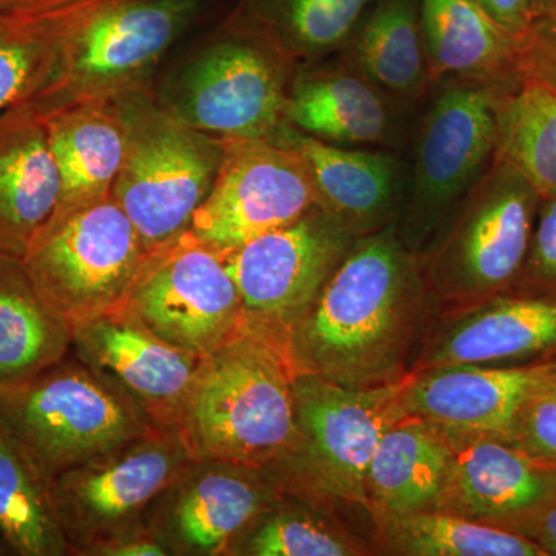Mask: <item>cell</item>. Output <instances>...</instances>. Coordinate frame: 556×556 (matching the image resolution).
<instances>
[{"instance_id": "26", "label": "cell", "mask_w": 556, "mask_h": 556, "mask_svg": "<svg viewBox=\"0 0 556 556\" xmlns=\"http://www.w3.org/2000/svg\"><path fill=\"white\" fill-rule=\"evenodd\" d=\"M65 321L40 298L21 260L0 257V388L56 364L67 340Z\"/></svg>"}, {"instance_id": "36", "label": "cell", "mask_w": 556, "mask_h": 556, "mask_svg": "<svg viewBox=\"0 0 556 556\" xmlns=\"http://www.w3.org/2000/svg\"><path fill=\"white\" fill-rule=\"evenodd\" d=\"M518 280L556 287V195L541 197L529 254Z\"/></svg>"}, {"instance_id": "9", "label": "cell", "mask_w": 556, "mask_h": 556, "mask_svg": "<svg viewBox=\"0 0 556 556\" xmlns=\"http://www.w3.org/2000/svg\"><path fill=\"white\" fill-rule=\"evenodd\" d=\"M223 160L188 233L229 252L291 223L316 206L308 166L298 150L274 138H219Z\"/></svg>"}, {"instance_id": "8", "label": "cell", "mask_w": 556, "mask_h": 556, "mask_svg": "<svg viewBox=\"0 0 556 556\" xmlns=\"http://www.w3.org/2000/svg\"><path fill=\"white\" fill-rule=\"evenodd\" d=\"M199 5V0H108L70 35L49 83L28 102L47 112L139 89Z\"/></svg>"}, {"instance_id": "27", "label": "cell", "mask_w": 556, "mask_h": 556, "mask_svg": "<svg viewBox=\"0 0 556 556\" xmlns=\"http://www.w3.org/2000/svg\"><path fill=\"white\" fill-rule=\"evenodd\" d=\"M80 342L139 396L172 402L186 396L193 376V354L164 342L144 327L110 318L78 325Z\"/></svg>"}, {"instance_id": "3", "label": "cell", "mask_w": 556, "mask_h": 556, "mask_svg": "<svg viewBox=\"0 0 556 556\" xmlns=\"http://www.w3.org/2000/svg\"><path fill=\"white\" fill-rule=\"evenodd\" d=\"M116 100L127 135L112 197L150 254L188 232L222 166V139L150 100L144 87Z\"/></svg>"}, {"instance_id": "42", "label": "cell", "mask_w": 556, "mask_h": 556, "mask_svg": "<svg viewBox=\"0 0 556 556\" xmlns=\"http://www.w3.org/2000/svg\"><path fill=\"white\" fill-rule=\"evenodd\" d=\"M0 554H2V552H0Z\"/></svg>"}, {"instance_id": "13", "label": "cell", "mask_w": 556, "mask_h": 556, "mask_svg": "<svg viewBox=\"0 0 556 556\" xmlns=\"http://www.w3.org/2000/svg\"><path fill=\"white\" fill-rule=\"evenodd\" d=\"M354 241L316 204L298 222L218 254L239 289L243 313L263 325L294 329Z\"/></svg>"}, {"instance_id": "12", "label": "cell", "mask_w": 556, "mask_h": 556, "mask_svg": "<svg viewBox=\"0 0 556 556\" xmlns=\"http://www.w3.org/2000/svg\"><path fill=\"white\" fill-rule=\"evenodd\" d=\"M127 295L142 327L190 354L217 351L243 313L222 255L188 232L150 252Z\"/></svg>"}, {"instance_id": "18", "label": "cell", "mask_w": 556, "mask_h": 556, "mask_svg": "<svg viewBox=\"0 0 556 556\" xmlns=\"http://www.w3.org/2000/svg\"><path fill=\"white\" fill-rule=\"evenodd\" d=\"M447 437L453 455L438 510L504 529L529 518L555 495L556 470L541 466L504 439Z\"/></svg>"}, {"instance_id": "29", "label": "cell", "mask_w": 556, "mask_h": 556, "mask_svg": "<svg viewBox=\"0 0 556 556\" xmlns=\"http://www.w3.org/2000/svg\"><path fill=\"white\" fill-rule=\"evenodd\" d=\"M0 541L17 554L60 555L64 530L51 500L50 478L0 420Z\"/></svg>"}, {"instance_id": "1", "label": "cell", "mask_w": 556, "mask_h": 556, "mask_svg": "<svg viewBox=\"0 0 556 556\" xmlns=\"http://www.w3.org/2000/svg\"><path fill=\"white\" fill-rule=\"evenodd\" d=\"M419 255L396 225L358 237L292 329L300 371L343 387L407 378L433 311Z\"/></svg>"}, {"instance_id": "10", "label": "cell", "mask_w": 556, "mask_h": 556, "mask_svg": "<svg viewBox=\"0 0 556 556\" xmlns=\"http://www.w3.org/2000/svg\"><path fill=\"white\" fill-rule=\"evenodd\" d=\"M0 420L47 478L104 455L134 437V417L76 369H46L0 388Z\"/></svg>"}, {"instance_id": "28", "label": "cell", "mask_w": 556, "mask_h": 556, "mask_svg": "<svg viewBox=\"0 0 556 556\" xmlns=\"http://www.w3.org/2000/svg\"><path fill=\"white\" fill-rule=\"evenodd\" d=\"M379 547L404 556H543L529 538L501 527L450 514L417 510L371 515Z\"/></svg>"}, {"instance_id": "31", "label": "cell", "mask_w": 556, "mask_h": 556, "mask_svg": "<svg viewBox=\"0 0 556 556\" xmlns=\"http://www.w3.org/2000/svg\"><path fill=\"white\" fill-rule=\"evenodd\" d=\"M497 155L508 161L540 197L556 195V89L522 79L504 94Z\"/></svg>"}, {"instance_id": "34", "label": "cell", "mask_w": 556, "mask_h": 556, "mask_svg": "<svg viewBox=\"0 0 556 556\" xmlns=\"http://www.w3.org/2000/svg\"><path fill=\"white\" fill-rule=\"evenodd\" d=\"M496 438L540 463H556V386L533 397Z\"/></svg>"}, {"instance_id": "24", "label": "cell", "mask_w": 556, "mask_h": 556, "mask_svg": "<svg viewBox=\"0 0 556 556\" xmlns=\"http://www.w3.org/2000/svg\"><path fill=\"white\" fill-rule=\"evenodd\" d=\"M175 467L177 457L170 448L148 444L105 466L70 471L51 485L61 526L73 517H86L94 526L129 517L169 482Z\"/></svg>"}, {"instance_id": "40", "label": "cell", "mask_w": 556, "mask_h": 556, "mask_svg": "<svg viewBox=\"0 0 556 556\" xmlns=\"http://www.w3.org/2000/svg\"><path fill=\"white\" fill-rule=\"evenodd\" d=\"M47 2L50 0H0V13L31 10Z\"/></svg>"}, {"instance_id": "39", "label": "cell", "mask_w": 556, "mask_h": 556, "mask_svg": "<svg viewBox=\"0 0 556 556\" xmlns=\"http://www.w3.org/2000/svg\"><path fill=\"white\" fill-rule=\"evenodd\" d=\"M101 554L110 556H164L166 552L159 544L150 543V541H130V543L110 546Z\"/></svg>"}, {"instance_id": "17", "label": "cell", "mask_w": 556, "mask_h": 556, "mask_svg": "<svg viewBox=\"0 0 556 556\" xmlns=\"http://www.w3.org/2000/svg\"><path fill=\"white\" fill-rule=\"evenodd\" d=\"M274 139L298 150L308 166L317 206L354 237L397 225L407 189L401 152L343 148L285 124Z\"/></svg>"}, {"instance_id": "38", "label": "cell", "mask_w": 556, "mask_h": 556, "mask_svg": "<svg viewBox=\"0 0 556 556\" xmlns=\"http://www.w3.org/2000/svg\"><path fill=\"white\" fill-rule=\"evenodd\" d=\"M522 525L527 526L522 535L543 548L544 554L556 555V493Z\"/></svg>"}, {"instance_id": "41", "label": "cell", "mask_w": 556, "mask_h": 556, "mask_svg": "<svg viewBox=\"0 0 556 556\" xmlns=\"http://www.w3.org/2000/svg\"><path fill=\"white\" fill-rule=\"evenodd\" d=\"M552 0H535L536 17L546 11L547 7L551 5Z\"/></svg>"}, {"instance_id": "20", "label": "cell", "mask_w": 556, "mask_h": 556, "mask_svg": "<svg viewBox=\"0 0 556 556\" xmlns=\"http://www.w3.org/2000/svg\"><path fill=\"white\" fill-rule=\"evenodd\" d=\"M39 113L61 179L53 217L112 195L127 135L116 97L83 98Z\"/></svg>"}, {"instance_id": "6", "label": "cell", "mask_w": 556, "mask_h": 556, "mask_svg": "<svg viewBox=\"0 0 556 556\" xmlns=\"http://www.w3.org/2000/svg\"><path fill=\"white\" fill-rule=\"evenodd\" d=\"M298 65L239 9L189 62L166 108L215 138H274Z\"/></svg>"}, {"instance_id": "19", "label": "cell", "mask_w": 556, "mask_h": 556, "mask_svg": "<svg viewBox=\"0 0 556 556\" xmlns=\"http://www.w3.org/2000/svg\"><path fill=\"white\" fill-rule=\"evenodd\" d=\"M61 199V179L39 110L0 113V257H24Z\"/></svg>"}, {"instance_id": "22", "label": "cell", "mask_w": 556, "mask_h": 556, "mask_svg": "<svg viewBox=\"0 0 556 556\" xmlns=\"http://www.w3.org/2000/svg\"><path fill=\"white\" fill-rule=\"evenodd\" d=\"M447 433L422 417L404 415L380 438L367 473L371 515L431 510L452 463Z\"/></svg>"}, {"instance_id": "33", "label": "cell", "mask_w": 556, "mask_h": 556, "mask_svg": "<svg viewBox=\"0 0 556 556\" xmlns=\"http://www.w3.org/2000/svg\"><path fill=\"white\" fill-rule=\"evenodd\" d=\"M369 552L346 530L298 510L270 515L249 536L244 547V554L255 556H356Z\"/></svg>"}, {"instance_id": "25", "label": "cell", "mask_w": 556, "mask_h": 556, "mask_svg": "<svg viewBox=\"0 0 556 556\" xmlns=\"http://www.w3.org/2000/svg\"><path fill=\"white\" fill-rule=\"evenodd\" d=\"M108 0H50L0 13V113L31 101L43 89L65 42Z\"/></svg>"}, {"instance_id": "2", "label": "cell", "mask_w": 556, "mask_h": 556, "mask_svg": "<svg viewBox=\"0 0 556 556\" xmlns=\"http://www.w3.org/2000/svg\"><path fill=\"white\" fill-rule=\"evenodd\" d=\"M540 193L500 155L419 252L437 305L447 309L501 294L518 280Z\"/></svg>"}, {"instance_id": "30", "label": "cell", "mask_w": 556, "mask_h": 556, "mask_svg": "<svg viewBox=\"0 0 556 556\" xmlns=\"http://www.w3.org/2000/svg\"><path fill=\"white\" fill-rule=\"evenodd\" d=\"M378 0H243L240 9L298 64L336 56Z\"/></svg>"}, {"instance_id": "21", "label": "cell", "mask_w": 556, "mask_h": 556, "mask_svg": "<svg viewBox=\"0 0 556 556\" xmlns=\"http://www.w3.org/2000/svg\"><path fill=\"white\" fill-rule=\"evenodd\" d=\"M434 83L475 80L514 89L521 83L519 42L477 0H419Z\"/></svg>"}, {"instance_id": "15", "label": "cell", "mask_w": 556, "mask_h": 556, "mask_svg": "<svg viewBox=\"0 0 556 556\" xmlns=\"http://www.w3.org/2000/svg\"><path fill=\"white\" fill-rule=\"evenodd\" d=\"M556 386V361L530 365H453L409 372L405 415L450 434L500 437L538 394Z\"/></svg>"}, {"instance_id": "14", "label": "cell", "mask_w": 556, "mask_h": 556, "mask_svg": "<svg viewBox=\"0 0 556 556\" xmlns=\"http://www.w3.org/2000/svg\"><path fill=\"white\" fill-rule=\"evenodd\" d=\"M299 64L285 109L287 124L343 148L401 152L412 141L415 105L336 60Z\"/></svg>"}, {"instance_id": "23", "label": "cell", "mask_w": 556, "mask_h": 556, "mask_svg": "<svg viewBox=\"0 0 556 556\" xmlns=\"http://www.w3.org/2000/svg\"><path fill=\"white\" fill-rule=\"evenodd\" d=\"M338 56L415 108L437 86L428 64L419 0H378Z\"/></svg>"}, {"instance_id": "37", "label": "cell", "mask_w": 556, "mask_h": 556, "mask_svg": "<svg viewBox=\"0 0 556 556\" xmlns=\"http://www.w3.org/2000/svg\"><path fill=\"white\" fill-rule=\"evenodd\" d=\"M477 2L518 42L525 38L536 20L535 0H477Z\"/></svg>"}, {"instance_id": "11", "label": "cell", "mask_w": 556, "mask_h": 556, "mask_svg": "<svg viewBox=\"0 0 556 556\" xmlns=\"http://www.w3.org/2000/svg\"><path fill=\"white\" fill-rule=\"evenodd\" d=\"M407 379L353 388L308 371L292 378L298 445L318 490L368 510L369 463L387 428L405 415Z\"/></svg>"}, {"instance_id": "35", "label": "cell", "mask_w": 556, "mask_h": 556, "mask_svg": "<svg viewBox=\"0 0 556 556\" xmlns=\"http://www.w3.org/2000/svg\"><path fill=\"white\" fill-rule=\"evenodd\" d=\"M518 65L521 79L540 80L556 89V0L519 40Z\"/></svg>"}, {"instance_id": "32", "label": "cell", "mask_w": 556, "mask_h": 556, "mask_svg": "<svg viewBox=\"0 0 556 556\" xmlns=\"http://www.w3.org/2000/svg\"><path fill=\"white\" fill-rule=\"evenodd\" d=\"M266 500L265 489L247 475L211 471L179 497L175 529L189 547L214 554L258 517Z\"/></svg>"}, {"instance_id": "4", "label": "cell", "mask_w": 556, "mask_h": 556, "mask_svg": "<svg viewBox=\"0 0 556 556\" xmlns=\"http://www.w3.org/2000/svg\"><path fill=\"white\" fill-rule=\"evenodd\" d=\"M515 89V87H514ZM507 87L439 80L412 135L399 237L419 254L495 160Z\"/></svg>"}, {"instance_id": "5", "label": "cell", "mask_w": 556, "mask_h": 556, "mask_svg": "<svg viewBox=\"0 0 556 556\" xmlns=\"http://www.w3.org/2000/svg\"><path fill=\"white\" fill-rule=\"evenodd\" d=\"M185 397L190 437L204 455L262 464L298 445L292 379L273 346L257 338L211 353Z\"/></svg>"}, {"instance_id": "7", "label": "cell", "mask_w": 556, "mask_h": 556, "mask_svg": "<svg viewBox=\"0 0 556 556\" xmlns=\"http://www.w3.org/2000/svg\"><path fill=\"white\" fill-rule=\"evenodd\" d=\"M148 255L110 195L51 217L21 262L40 298L65 320L79 324L126 298Z\"/></svg>"}, {"instance_id": "16", "label": "cell", "mask_w": 556, "mask_h": 556, "mask_svg": "<svg viewBox=\"0 0 556 556\" xmlns=\"http://www.w3.org/2000/svg\"><path fill=\"white\" fill-rule=\"evenodd\" d=\"M556 350V295L507 298L445 309L420 340L409 372L507 365Z\"/></svg>"}]
</instances>
